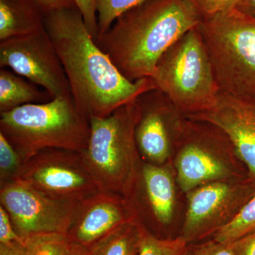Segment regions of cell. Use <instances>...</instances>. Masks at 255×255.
I'll return each mask as SVG.
<instances>
[{
	"instance_id": "obj_1",
	"label": "cell",
	"mask_w": 255,
	"mask_h": 255,
	"mask_svg": "<svg viewBox=\"0 0 255 255\" xmlns=\"http://www.w3.org/2000/svg\"><path fill=\"white\" fill-rule=\"evenodd\" d=\"M43 21L68 79L70 95L89 120L108 117L156 88L150 78L132 82L120 73L96 43L78 8L50 11L43 14Z\"/></svg>"
},
{
	"instance_id": "obj_2",
	"label": "cell",
	"mask_w": 255,
	"mask_h": 255,
	"mask_svg": "<svg viewBox=\"0 0 255 255\" xmlns=\"http://www.w3.org/2000/svg\"><path fill=\"white\" fill-rule=\"evenodd\" d=\"M201 21L187 0H147L119 16L95 42L135 82L151 78L164 52Z\"/></svg>"
},
{
	"instance_id": "obj_3",
	"label": "cell",
	"mask_w": 255,
	"mask_h": 255,
	"mask_svg": "<svg viewBox=\"0 0 255 255\" xmlns=\"http://www.w3.org/2000/svg\"><path fill=\"white\" fill-rule=\"evenodd\" d=\"M0 132L24 163L46 149L83 152L90 137V122L68 95L0 113Z\"/></svg>"
},
{
	"instance_id": "obj_4",
	"label": "cell",
	"mask_w": 255,
	"mask_h": 255,
	"mask_svg": "<svg viewBox=\"0 0 255 255\" xmlns=\"http://www.w3.org/2000/svg\"><path fill=\"white\" fill-rule=\"evenodd\" d=\"M220 93L255 100V16L237 8L199 26Z\"/></svg>"
},
{
	"instance_id": "obj_5",
	"label": "cell",
	"mask_w": 255,
	"mask_h": 255,
	"mask_svg": "<svg viewBox=\"0 0 255 255\" xmlns=\"http://www.w3.org/2000/svg\"><path fill=\"white\" fill-rule=\"evenodd\" d=\"M150 78L187 118L211 108L220 93L198 27L187 32L164 52Z\"/></svg>"
},
{
	"instance_id": "obj_6",
	"label": "cell",
	"mask_w": 255,
	"mask_h": 255,
	"mask_svg": "<svg viewBox=\"0 0 255 255\" xmlns=\"http://www.w3.org/2000/svg\"><path fill=\"white\" fill-rule=\"evenodd\" d=\"M90 122L88 142L81 152L87 167L102 190L126 196L139 167L134 101Z\"/></svg>"
},
{
	"instance_id": "obj_7",
	"label": "cell",
	"mask_w": 255,
	"mask_h": 255,
	"mask_svg": "<svg viewBox=\"0 0 255 255\" xmlns=\"http://www.w3.org/2000/svg\"><path fill=\"white\" fill-rule=\"evenodd\" d=\"M15 181L65 202H79L102 190L81 152L65 149H46L32 156Z\"/></svg>"
},
{
	"instance_id": "obj_8",
	"label": "cell",
	"mask_w": 255,
	"mask_h": 255,
	"mask_svg": "<svg viewBox=\"0 0 255 255\" xmlns=\"http://www.w3.org/2000/svg\"><path fill=\"white\" fill-rule=\"evenodd\" d=\"M0 68H9L53 98L70 95L63 65L45 28L0 41Z\"/></svg>"
},
{
	"instance_id": "obj_9",
	"label": "cell",
	"mask_w": 255,
	"mask_h": 255,
	"mask_svg": "<svg viewBox=\"0 0 255 255\" xmlns=\"http://www.w3.org/2000/svg\"><path fill=\"white\" fill-rule=\"evenodd\" d=\"M0 205L23 240L35 235H65L78 202L52 199L18 181L0 186Z\"/></svg>"
},
{
	"instance_id": "obj_10",
	"label": "cell",
	"mask_w": 255,
	"mask_h": 255,
	"mask_svg": "<svg viewBox=\"0 0 255 255\" xmlns=\"http://www.w3.org/2000/svg\"><path fill=\"white\" fill-rule=\"evenodd\" d=\"M134 107L139 154L147 162L162 165L170 155L173 138L184 134L187 117L157 88L139 95Z\"/></svg>"
},
{
	"instance_id": "obj_11",
	"label": "cell",
	"mask_w": 255,
	"mask_h": 255,
	"mask_svg": "<svg viewBox=\"0 0 255 255\" xmlns=\"http://www.w3.org/2000/svg\"><path fill=\"white\" fill-rule=\"evenodd\" d=\"M133 219L125 196L100 190L77 204L65 234L68 246L85 251L115 228Z\"/></svg>"
},
{
	"instance_id": "obj_12",
	"label": "cell",
	"mask_w": 255,
	"mask_h": 255,
	"mask_svg": "<svg viewBox=\"0 0 255 255\" xmlns=\"http://www.w3.org/2000/svg\"><path fill=\"white\" fill-rule=\"evenodd\" d=\"M187 119L221 129L255 179V100L219 93L211 108Z\"/></svg>"
},
{
	"instance_id": "obj_13",
	"label": "cell",
	"mask_w": 255,
	"mask_h": 255,
	"mask_svg": "<svg viewBox=\"0 0 255 255\" xmlns=\"http://www.w3.org/2000/svg\"><path fill=\"white\" fill-rule=\"evenodd\" d=\"M133 181L141 189L143 197V204L128 206L133 218L140 211H146L156 225L168 226L173 218L175 204L173 180L168 169L143 162Z\"/></svg>"
},
{
	"instance_id": "obj_14",
	"label": "cell",
	"mask_w": 255,
	"mask_h": 255,
	"mask_svg": "<svg viewBox=\"0 0 255 255\" xmlns=\"http://www.w3.org/2000/svg\"><path fill=\"white\" fill-rule=\"evenodd\" d=\"M231 194V187L223 182L210 183L191 192L182 237L189 243L202 236Z\"/></svg>"
},
{
	"instance_id": "obj_15",
	"label": "cell",
	"mask_w": 255,
	"mask_h": 255,
	"mask_svg": "<svg viewBox=\"0 0 255 255\" xmlns=\"http://www.w3.org/2000/svg\"><path fill=\"white\" fill-rule=\"evenodd\" d=\"M44 28L43 12L35 0H0V41Z\"/></svg>"
},
{
	"instance_id": "obj_16",
	"label": "cell",
	"mask_w": 255,
	"mask_h": 255,
	"mask_svg": "<svg viewBox=\"0 0 255 255\" xmlns=\"http://www.w3.org/2000/svg\"><path fill=\"white\" fill-rule=\"evenodd\" d=\"M53 96L8 68H0V113L49 102Z\"/></svg>"
},
{
	"instance_id": "obj_17",
	"label": "cell",
	"mask_w": 255,
	"mask_h": 255,
	"mask_svg": "<svg viewBox=\"0 0 255 255\" xmlns=\"http://www.w3.org/2000/svg\"><path fill=\"white\" fill-rule=\"evenodd\" d=\"M142 226L135 220L128 221L96 242L87 255H139Z\"/></svg>"
},
{
	"instance_id": "obj_18",
	"label": "cell",
	"mask_w": 255,
	"mask_h": 255,
	"mask_svg": "<svg viewBox=\"0 0 255 255\" xmlns=\"http://www.w3.org/2000/svg\"><path fill=\"white\" fill-rule=\"evenodd\" d=\"M255 233V195L230 221L219 228L214 241L221 244L233 243Z\"/></svg>"
},
{
	"instance_id": "obj_19",
	"label": "cell",
	"mask_w": 255,
	"mask_h": 255,
	"mask_svg": "<svg viewBox=\"0 0 255 255\" xmlns=\"http://www.w3.org/2000/svg\"><path fill=\"white\" fill-rule=\"evenodd\" d=\"M188 243L182 236L174 239L157 237L142 226L139 255H183Z\"/></svg>"
},
{
	"instance_id": "obj_20",
	"label": "cell",
	"mask_w": 255,
	"mask_h": 255,
	"mask_svg": "<svg viewBox=\"0 0 255 255\" xmlns=\"http://www.w3.org/2000/svg\"><path fill=\"white\" fill-rule=\"evenodd\" d=\"M145 1L147 0H97V38L105 34L119 16Z\"/></svg>"
},
{
	"instance_id": "obj_21",
	"label": "cell",
	"mask_w": 255,
	"mask_h": 255,
	"mask_svg": "<svg viewBox=\"0 0 255 255\" xmlns=\"http://www.w3.org/2000/svg\"><path fill=\"white\" fill-rule=\"evenodd\" d=\"M27 255H65L68 243L65 235L46 233L23 240Z\"/></svg>"
},
{
	"instance_id": "obj_22",
	"label": "cell",
	"mask_w": 255,
	"mask_h": 255,
	"mask_svg": "<svg viewBox=\"0 0 255 255\" xmlns=\"http://www.w3.org/2000/svg\"><path fill=\"white\" fill-rule=\"evenodd\" d=\"M23 164L17 151L0 132V186L16 180Z\"/></svg>"
},
{
	"instance_id": "obj_23",
	"label": "cell",
	"mask_w": 255,
	"mask_h": 255,
	"mask_svg": "<svg viewBox=\"0 0 255 255\" xmlns=\"http://www.w3.org/2000/svg\"><path fill=\"white\" fill-rule=\"evenodd\" d=\"M201 19L237 8L242 0H187Z\"/></svg>"
},
{
	"instance_id": "obj_24",
	"label": "cell",
	"mask_w": 255,
	"mask_h": 255,
	"mask_svg": "<svg viewBox=\"0 0 255 255\" xmlns=\"http://www.w3.org/2000/svg\"><path fill=\"white\" fill-rule=\"evenodd\" d=\"M73 1L81 13L89 31L95 41L98 35L97 0H73Z\"/></svg>"
},
{
	"instance_id": "obj_25",
	"label": "cell",
	"mask_w": 255,
	"mask_h": 255,
	"mask_svg": "<svg viewBox=\"0 0 255 255\" xmlns=\"http://www.w3.org/2000/svg\"><path fill=\"white\" fill-rule=\"evenodd\" d=\"M23 241L15 231L9 214L0 205V243L7 244L14 241Z\"/></svg>"
},
{
	"instance_id": "obj_26",
	"label": "cell",
	"mask_w": 255,
	"mask_h": 255,
	"mask_svg": "<svg viewBox=\"0 0 255 255\" xmlns=\"http://www.w3.org/2000/svg\"><path fill=\"white\" fill-rule=\"evenodd\" d=\"M43 14L63 8H75L73 0H35Z\"/></svg>"
},
{
	"instance_id": "obj_27",
	"label": "cell",
	"mask_w": 255,
	"mask_h": 255,
	"mask_svg": "<svg viewBox=\"0 0 255 255\" xmlns=\"http://www.w3.org/2000/svg\"><path fill=\"white\" fill-rule=\"evenodd\" d=\"M237 255H255V233L234 241Z\"/></svg>"
},
{
	"instance_id": "obj_28",
	"label": "cell",
	"mask_w": 255,
	"mask_h": 255,
	"mask_svg": "<svg viewBox=\"0 0 255 255\" xmlns=\"http://www.w3.org/2000/svg\"><path fill=\"white\" fill-rule=\"evenodd\" d=\"M206 255H237L234 242L233 243H218L210 242L207 243V251Z\"/></svg>"
},
{
	"instance_id": "obj_29",
	"label": "cell",
	"mask_w": 255,
	"mask_h": 255,
	"mask_svg": "<svg viewBox=\"0 0 255 255\" xmlns=\"http://www.w3.org/2000/svg\"><path fill=\"white\" fill-rule=\"evenodd\" d=\"M0 255H27L23 241L0 243Z\"/></svg>"
},
{
	"instance_id": "obj_30",
	"label": "cell",
	"mask_w": 255,
	"mask_h": 255,
	"mask_svg": "<svg viewBox=\"0 0 255 255\" xmlns=\"http://www.w3.org/2000/svg\"><path fill=\"white\" fill-rule=\"evenodd\" d=\"M237 9L242 12L255 16V0H242Z\"/></svg>"
},
{
	"instance_id": "obj_31",
	"label": "cell",
	"mask_w": 255,
	"mask_h": 255,
	"mask_svg": "<svg viewBox=\"0 0 255 255\" xmlns=\"http://www.w3.org/2000/svg\"><path fill=\"white\" fill-rule=\"evenodd\" d=\"M207 251V244L203 245L195 248H189L187 247L185 253L183 255H206Z\"/></svg>"
},
{
	"instance_id": "obj_32",
	"label": "cell",
	"mask_w": 255,
	"mask_h": 255,
	"mask_svg": "<svg viewBox=\"0 0 255 255\" xmlns=\"http://www.w3.org/2000/svg\"><path fill=\"white\" fill-rule=\"evenodd\" d=\"M65 255H87L85 251H80L76 248H70L68 246Z\"/></svg>"
}]
</instances>
